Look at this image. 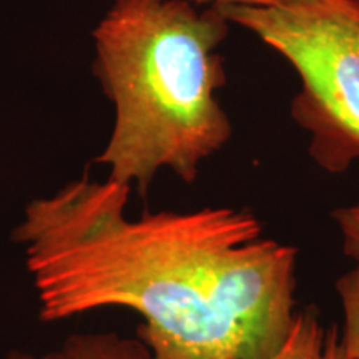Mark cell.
I'll return each instance as SVG.
<instances>
[{
  "label": "cell",
  "mask_w": 359,
  "mask_h": 359,
  "mask_svg": "<svg viewBox=\"0 0 359 359\" xmlns=\"http://www.w3.org/2000/svg\"><path fill=\"white\" fill-rule=\"evenodd\" d=\"M230 20L188 0H115L93 32V72L115 120L95 161L109 180L145 193L170 170L185 183L230 142L218 100L226 83L219 45Z\"/></svg>",
  "instance_id": "2"
},
{
  "label": "cell",
  "mask_w": 359,
  "mask_h": 359,
  "mask_svg": "<svg viewBox=\"0 0 359 359\" xmlns=\"http://www.w3.org/2000/svg\"><path fill=\"white\" fill-rule=\"evenodd\" d=\"M196 7H275L286 0H188Z\"/></svg>",
  "instance_id": "8"
},
{
  "label": "cell",
  "mask_w": 359,
  "mask_h": 359,
  "mask_svg": "<svg viewBox=\"0 0 359 359\" xmlns=\"http://www.w3.org/2000/svg\"><path fill=\"white\" fill-rule=\"evenodd\" d=\"M268 359H354L339 327L325 326L313 311H298L281 346Z\"/></svg>",
  "instance_id": "4"
},
{
  "label": "cell",
  "mask_w": 359,
  "mask_h": 359,
  "mask_svg": "<svg viewBox=\"0 0 359 359\" xmlns=\"http://www.w3.org/2000/svg\"><path fill=\"white\" fill-rule=\"evenodd\" d=\"M130 191L82 178L25 206L12 238L40 318L128 308L155 359L271 356L298 313V250L230 206L130 219Z\"/></svg>",
  "instance_id": "1"
},
{
  "label": "cell",
  "mask_w": 359,
  "mask_h": 359,
  "mask_svg": "<svg viewBox=\"0 0 359 359\" xmlns=\"http://www.w3.org/2000/svg\"><path fill=\"white\" fill-rule=\"evenodd\" d=\"M6 359H155L138 338L116 333H80L67 338L60 346L43 354L11 351Z\"/></svg>",
  "instance_id": "5"
},
{
  "label": "cell",
  "mask_w": 359,
  "mask_h": 359,
  "mask_svg": "<svg viewBox=\"0 0 359 359\" xmlns=\"http://www.w3.org/2000/svg\"><path fill=\"white\" fill-rule=\"evenodd\" d=\"M255 34L299 77L291 116L309 133V156L327 173L359 161V0H286L217 7Z\"/></svg>",
  "instance_id": "3"
},
{
  "label": "cell",
  "mask_w": 359,
  "mask_h": 359,
  "mask_svg": "<svg viewBox=\"0 0 359 359\" xmlns=\"http://www.w3.org/2000/svg\"><path fill=\"white\" fill-rule=\"evenodd\" d=\"M333 219L339 230L344 255L359 264V200L333 212Z\"/></svg>",
  "instance_id": "7"
},
{
  "label": "cell",
  "mask_w": 359,
  "mask_h": 359,
  "mask_svg": "<svg viewBox=\"0 0 359 359\" xmlns=\"http://www.w3.org/2000/svg\"><path fill=\"white\" fill-rule=\"evenodd\" d=\"M336 293L343 313V336L348 353L359 359V264L336 281Z\"/></svg>",
  "instance_id": "6"
}]
</instances>
